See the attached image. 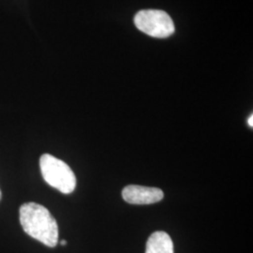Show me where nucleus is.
Returning a JSON list of instances; mask_svg holds the SVG:
<instances>
[{"instance_id": "nucleus-1", "label": "nucleus", "mask_w": 253, "mask_h": 253, "mask_svg": "<svg viewBox=\"0 0 253 253\" xmlns=\"http://www.w3.org/2000/svg\"><path fill=\"white\" fill-rule=\"evenodd\" d=\"M20 222L24 231L49 248L58 242V226L50 211L36 203H27L20 208Z\"/></svg>"}, {"instance_id": "nucleus-2", "label": "nucleus", "mask_w": 253, "mask_h": 253, "mask_svg": "<svg viewBox=\"0 0 253 253\" xmlns=\"http://www.w3.org/2000/svg\"><path fill=\"white\" fill-rule=\"evenodd\" d=\"M40 167L44 180L64 194H70L76 188V176L71 167L50 154L40 159Z\"/></svg>"}, {"instance_id": "nucleus-3", "label": "nucleus", "mask_w": 253, "mask_h": 253, "mask_svg": "<svg viewBox=\"0 0 253 253\" xmlns=\"http://www.w3.org/2000/svg\"><path fill=\"white\" fill-rule=\"evenodd\" d=\"M134 24L139 30L153 38H167L174 32L172 18L159 9L139 11L134 17Z\"/></svg>"}, {"instance_id": "nucleus-4", "label": "nucleus", "mask_w": 253, "mask_h": 253, "mask_svg": "<svg viewBox=\"0 0 253 253\" xmlns=\"http://www.w3.org/2000/svg\"><path fill=\"white\" fill-rule=\"evenodd\" d=\"M122 197L131 205H151L162 201L164 193L158 188L129 185L122 190Z\"/></svg>"}, {"instance_id": "nucleus-5", "label": "nucleus", "mask_w": 253, "mask_h": 253, "mask_svg": "<svg viewBox=\"0 0 253 253\" xmlns=\"http://www.w3.org/2000/svg\"><path fill=\"white\" fill-rule=\"evenodd\" d=\"M145 253H173L172 238L165 232H155L147 240Z\"/></svg>"}, {"instance_id": "nucleus-6", "label": "nucleus", "mask_w": 253, "mask_h": 253, "mask_svg": "<svg viewBox=\"0 0 253 253\" xmlns=\"http://www.w3.org/2000/svg\"><path fill=\"white\" fill-rule=\"evenodd\" d=\"M249 125L251 126H253V116L252 115L251 118H249Z\"/></svg>"}, {"instance_id": "nucleus-7", "label": "nucleus", "mask_w": 253, "mask_h": 253, "mask_svg": "<svg viewBox=\"0 0 253 253\" xmlns=\"http://www.w3.org/2000/svg\"><path fill=\"white\" fill-rule=\"evenodd\" d=\"M60 244L62 245V246H66V245H67V241H66V240H62V241L60 242Z\"/></svg>"}, {"instance_id": "nucleus-8", "label": "nucleus", "mask_w": 253, "mask_h": 253, "mask_svg": "<svg viewBox=\"0 0 253 253\" xmlns=\"http://www.w3.org/2000/svg\"><path fill=\"white\" fill-rule=\"evenodd\" d=\"M1 195H2V193H1V190H0V200H1Z\"/></svg>"}]
</instances>
